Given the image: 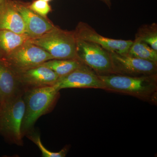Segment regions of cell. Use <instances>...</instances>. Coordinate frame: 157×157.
Segmentation results:
<instances>
[{
    "mask_svg": "<svg viewBox=\"0 0 157 157\" xmlns=\"http://www.w3.org/2000/svg\"><path fill=\"white\" fill-rule=\"evenodd\" d=\"M73 32L76 39L94 42L109 52L120 54H127L133 43L132 40L113 39L104 37L98 33L89 25L83 22L78 23Z\"/></svg>",
    "mask_w": 157,
    "mask_h": 157,
    "instance_id": "9",
    "label": "cell"
},
{
    "mask_svg": "<svg viewBox=\"0 0 157 157\" xmlns=\"http://www.w3.org/2000/svg\"><path fill=\"white\" fill-rule=\"evenodd\" d=\"M59 93L53 86L34 88L24 91L25 111L21 124L22 136L28 134L41 116L50 111L56 101Z\"/></svg>",
    "mask_w": 157,
    "mask_h": 157,
    "instance_id": "2",
    "label": "cell"
},
{
    "mask_svg": "<svg viewBox=\"0 0 157 157\" xmlns=\"http://www.w3.org/2000/svg\"><path fill=\"white\" fill-rule=\"evenodd\" d=\"M98 76L106 90L127 94L144 101H156L157 74L130 76L112 73Z\"/></svg>",
    "mask_w": 157,
    "mask_h": 157,
    "instance_id": "1",
    "label": "cell"
},
{
    "mask_svg": "<svg viewBox=\"0 0 157 157\" xmlns=\"http://www.w3.org/2000/svg\"><path fill=\"white\" fill-rule=\"evenodd\" d=\"M135 38L148 44L153 49L157 51V25L153 23L141 26L137 30Z\"/></svg>",
    "mask_w": 157,
    "mask_h": 157,
    "instance_id": "17",
    "label": "cell"
},
{
    "mask_svg": "<svg viewBox=\"0 0 157 157\" xmlns=\"http://www.w3.org/2000/svg\"><path fill=\"white\" fill-rule=\"evenodd\" d=\"M17 11L22 17L25 33L30 39L42 36L56 27L47 18L40 16L29 8L28 3L14 0Z\"/></svg>",
    "mask_w": 157,
    "mask_h": 157,
    "instance_id": "10",
    "label": "cell"
},
{
    "mask_svg": "<svg viewBox=\"0 0 157 157\" xmlns=\"http://www.w3.org/2000/svg\"><path fill=\"white\" fill-rule=\"evenodd\" d=\"M24 92L0 104V132L18 145L23 144L21 128L25 111Z\"/></svg>",
    "mask_w": 157,
    "mask_h": 157,
    "instance_id": "3",
    "label": "cell"
},
{
    "mask_svg": "<svg viewBox=\"0 0 157 157\" xmlns=\"http://www.w3.org/2000/svg\"><path fill=\"white\" fill-rule=\"evenodd\" d=\"M27 137L38 147L42 152V157H64L67 155V151L66 148L63 149L60 151L56 152L48 150L42 144L39 135L36 134H28Z\"/></svg>",
    "mask_w": 157,
    "mask_h": 157,
    "instance_id": "18",
    "label": "cell"
},
{
    "mask_svg": "<svg viewBox=\"0 0 157 157\" xmlns=\"http://www.w3.org/2000/svg\"><path fill=\"white\" fill-rule=\"evenodd\" d=\"M16 75L24 91L34 88L53 86L59 78L53 71L42 65Z\"/></svg>",
    "mask_w": 157,
    "mask_h": 157,
    "instance_id": "11",
    "label": "cell"
},
{
    "mask_svg": "<svg viewBox=\"0 0 157 157\" xmlns=\"http://www.w3.org/2000/svg\"><path fill=\"white\" fill-rule=\"evenodd\" d=\"M0 30L26 34L23 20L17 11L14 0H0Z\"/></svg>",
    "mask_w": 157,
    "mask_h": 157,
    "instance_id": "12",
    "label": "cell"
},
{
    "mask_svg": "<svg viewBox=\"0 0 157 157\" xmlns=\"http://www.w3.org/2000/svg\"><path fill=\"white\" fill-rule=\"evenodd\" d=\"M127 54L157 63V51L153 49L148 44L135 37Z\"/></svg>",
    "mask_w": 157,
    "mask_h": 157,
    "instance_id": "16",
    "label": "cell"
},
{
    "mask_svg": "<svg viewBox=\"0 0 157 157\" xmlns=\"http://www.w3.org/2000/svg\"><path fill=\"white\" fill-rule=\"evenodd\" d=\"M23 92L16 74L0 61V104Z\"/></svg>",
    "mask_w": 157,
    "mask_h": 157,
    "instance_id": "13",
    "label": "cell"
},
{
    "mask_svg": "<svg viewBox=\"0 0 157 157\" xmlns=\"http://www.w3.org/2000/svg\"><path fill=\"white\" fill-rule=\"evenodd\" d=\"M53 58L29 40L8 56L0 59L15 74L42 65Z\"/></svg>",
    "mask_w": 157,
    "mask_h": 157,
    "instance_id": "5",
    "label": "cell"
},
{
    "mask_svg": "<svg viewBox=\"0 0 157 157\" xmlns=\"http://www.w3.org/2000/svg\"><path fill=\"white\" fill-rule=\"evenodd\" d=\"M110 56L113 73L114 74L130 76L157 74V63L134 57L128 54L115 52H110Z\"/></svg>",
    "mask_w": 157,
    "mask_h": 157,
    "instance_id": "7",
    "label": "cell"
},
{
    "mask_svg": "<svg viewBox=\"0 0 157 157\" xmlns=\"http://www.w3.org/2000/svg\"><path fill=\"white\" fill-rule=\"evenodd\" d=\"M76 54L77 59L98 75L113 73L110 52L98 44L76 39Z\"/></svg>",
    "mask_w": 157,
    "mask_h": 157,
    "instance_id": "6",
    "label": "cell"
},
{
    "mask_svg": "<svg viewBox=\"0 0 157 157\" xmlns=\"http://www.w3.org/2000/svg\"><path fill=\"white\" fill-rule=\"evenodd\" d=\"M29 41L47 52L53 59H77L76 39L73 31L56 27L42 36Z\"/></svg>",
    "mask_w": 157,
    "mask_h": 157,
    "instance_id": "4",
    "label": "cell"
},
{
    "mask_svg": "<svg viewBox=\"0 0 157 157\" xmlns=\"http://www.w3.org/2000/svg\"><path fill=\"white\" fill-rule=\"evenodd\" d=\"M53 86L58 91L63 89L77 88L105 89L98 74L83 63L66 76L59 77Z\"/></svg>",
    "mask_w": 157,
    "mask_h": 157,
    "instance_id": "8",
    "label": "cell"
},
{
    "mask_svg": "<svg viewBox=\"0 0 157 157\" xmlns=\"http://www.w3.org/2000/svg\"><path fill=\"white\" fill-rule=\"evenodd\" d=\"M82 63L77 59H52L45 62L41 65L49 68L56 73L59 77H60L66 76L74 71Z\"/></svg>",
    "mask_w": 157,
    "mask_h": 157,
    "instance_id": "15",
    "label": "cell"
},
{
    "mask_svg": "<svg viewBox=\"0 0 157 157\" xmlns=\"http://www.w3.org/2000/svg\"><path fill=\"white\" fill-rule=\"evenodd\" d=\"M104 3L110 9L111 6V0H99Z\"/></svg>",
    "mask_w": 157,
    "mask_h": 157,
    "instance_id": "20",
    "label": "cell"
},
{
    "mask_svg": "<svg viewBox=\"0 0 157 157\" xmlns=\"http://www.w3.org/2000/svg\"><path fill=\"white\" fill-rule=\"evenodd\" d=\"M29 8L35 13L47 18V14L52 11L51 6L43 0H34L28 5Z\"/></svg>",
    "mask_w": 157,
    "mask_h": 157,
    "instance_id": "19",
    "label": "cell"
},
{
    "mask_svg": "<svg viewBox=\"0 0 157 157\" xmlns=\"http://www.w3.org/2000/svg\"><path fill=\"white\" fill-rule=\"evenodd\" d=\"M30 39L26 34L0 30V59L8 56Z\"/></svg>",
    "mask_w": 157,
    "mask_h": 157,
    "instance_id": "14",
    "label": "cell"
},
{
    "mask_svg": "<svg viewBox=\"0 0 157 157\" xmlns=\"http://www.w3.org/2000/svg\"><path fill=\"white\" fill-rule=\"evenodd\" d=\"M43 1H45V2H51V1H52V0H43Z\"/></svg>",
    "mask_w": 157,
    "mask_h": 157,
    "instance_id": "21",
    "label": "cell"
}]
</instances>
